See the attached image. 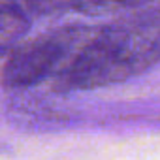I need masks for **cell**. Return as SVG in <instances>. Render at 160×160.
I'll list each match as a JSON object with an SVG mask.
<instances>
[{
    "label": "cell",
    "instance_id": "cell-3",
    "mask_svg": "<svg viewBox=\"0 0 160 160\" xmlns=\"http://www.w3.org/2000/svg\"><path fill=\"white\" fill-rule=\"evenodd\" d=\"M28 30V17L17 0H0V55L13 49Z\"/></svg>",
    "mask_w": 160,
    "mask_h": 160
},
{
    "label": "cell",
    "instance_id": "cell-4",
    "mask_svg": "<svg viewBox=\"0 0 160 160\" xmlns=\"http://www.w3.org/2000/svg\"><path fill=\"white\" fill-rule=\"evenodd\" d=\"M151 0H73V12L87 15H102L119 10H136Z\"/></svg>",
    "mask_w": 160,
    "mask_h": 160
},
{
    "label": "cell",
    "instance_id": "cell-2",
    "mask_svg": "<svg viewBox=\"0 0 160 160\" xmlns=\"http://www.w3.org/2000/svg\"><path fill=\"white\" fill-rule=\"evenodd\" d=\"M92 32V27L66 25L13 47L0 72V83L8 91L38 85L55 72L58 73Z\"/></svg>",
    "mask_w": 160,
    "mask_h": 160
},
{
    "label": "cell",
    "instance_id": "cell-1",
    "mask_svg": "<svg viewBox=\"0 0 160 160\" xmlns=\"http://www.w3.org/2000/svg\"><path fill=\"white\" fill-rule=\"evenodd\" d=\"M160 60V10H136L102 28L57 73L62 91H87L126 81Z\"/></svg>",
    "mask_w": 160,
    "mask_h": 160
},
{
    "label": "cell",
    "instance_id": "cell-5",
    "mask_svg": "<svg viewBox=\"0 0 160 160\" xmlns=\"http://www.w3.org/2000/svg\"><path fill=\"white\" fill-rule=\"evenodd\" d=\"M27 8L36 15H60L73 12V0H27Z\"/></svg>",
    "mask_w": 160,
    "mask_h": 160
}]
</instances>
